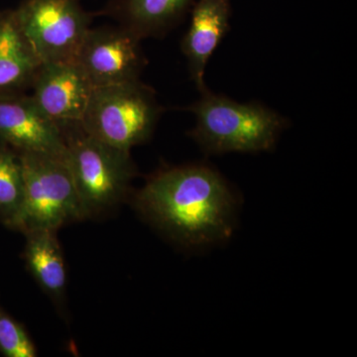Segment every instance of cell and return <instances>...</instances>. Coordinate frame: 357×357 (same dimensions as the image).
Instances as JSON below:
<instances>
[{
    "mask_svg": "<svg viewBox=\"0 0 357 357\" xmlns=\"http://www.w3.org/2000/svg\"><path fill=\"white\" fill-rule=\"evenodd\" d=\"M133 206L155 229L181 245H210L231 236L236 199L206 164L166 167L133 195Z\"/></svg>",
    "mask_w": 357,
    "mask_h": 357,
    "instance_id": "1",
    "label": "cell"
},
{
    "mask_svg": "<svg viewBox=\"0 0 357 357\" xmlns=\"http://www.w3.org/2000/svg\"><path fill=\"white\" fill-rule=\"evenodd\" d=\"M185 109L196 119L190 137L210 155L271 151L289 126L286 117L262 103L237 102L208 89Z\"/></svg>",
    "mask_w": 357,
    "mask_h": 357,
    "instance_id": "2",
    "label": "cell"
},
{
    "mask_svg": "<svg viewBox=\"0 0 357 357\" xmlns=\"http://www.w3.org/2000/svg\"><path fill=\"white\" fill-rule=\"evenodd\" d=\"M62 129L67 146L66 161L84 218L112 210L126 198L136 174L130 152L96 139L81 126Z\"/></svg>",
    "mask_w": 357,
    "mask_h": 357,
    "instance_id": "3",
    "label": "cell"
},
{
    "mask_svg": "<svg viewBox=\"0 0 357 357\" xmlns=\"http://www.w3.org/2000/svg\"><path fill=\"white\" fill-rule=\"evenodd\" d=\"M163 107L140 79L93 89L81 126L110 146L129 151L153 135Z\"/></svg>",
    "mask_w": 357,
    "mask_h": 357,
    "instance_id": "4",
    "label": "cell"
},
{
    "mask_svg": "<svg viewBox=\"0 0 357 357\" xmlns=\"http://www.w3.org/2000/svg\"><path fill=\"white\" fill-rule=\"evenodd\" d=\"M24 194L14 230H58L84 220L83 208L66 158L23 153Z\"/></svg>",
    "mask_w": 357,
    "mask_h": 357,
    "instance_id": "5",
    "label": "cell"
},
{
    "mask_svg": "<svg viewBox=\"0 0 357 357\" xmlns=\"http://www.w3.org/2000/svg\"><path fill=\"white\" fill-rule=\"evenodd\" d=\"M13 14L42 64L77 61L91 28L81 0H22Z\"/></svg>",
    "mask_w": 357,
    "mask_h": 357,
    "instance_id": "6",
    "label": "cell"
},
{
    "mask_svg": "<svg viewBox=\"0 0 357 357\" xmlns=\"http://www.w3.org/2000/svg\"><path fill=\"white\" fill-rule=\"evenodd\" d=\"M141 41L121 25L91 28L77 63L95 88L137 81L147 65Z\"/></svg>",
    "mask_w": 357,
    "mask_h": 357,
    "instance_id": "7",
    "label": "cell"
},
{
    "mask_svg": "<svg viewBox=\"0 0 357 357\" xmlns=\"http://www.w3.org/2000/svg\"><path fill=\"white\" fill-rule=\"evenodd\" d=\"M0 141L20 154L67 155L63 129L20 93H0Z\"/></svg>",
    "mask_w": 357,
    "mask_h": 357,
    "instance_id": "8",
    "label": "cell"
},
{
    "mask_svg": "<svg viewBox=\"0 0 357 357\" xmlns=\"http://www.w3.org/2000/svg\"><path fill=\"white\" fill-rule=\"evenodd\" d=\"M31 86L34 102L61 128L81 126L95 89L77 61L43 63Z\"/></svg>",
    "mask_w": 357,
    "mask_h": 357,
    "instance_id": "9",
    "label": "cell"
},
{
    "mask_svg": "<svg viewBox=\"0 0 357 357\" xmlns=\"http://www.w3.org/2000/svg\"><path fill=\"white\" fill-rule=\"evenodd\" d=\"M189 28L182 40L192 83L199 93L208 89L204 79L206 66L229 30L230 0H196L191 8Z\"/></svg>",
    "mask_w": 357,
    "mask_h": 357,
    "instance_id": "10",
    "label": "cell"
},
{
    "mask_svg": "<svg viewBox=\"0 0 357 357\" xmlns=\"http://www.w3.org/2000/svg\"><path fill=\"white\" fill-rule=\"evenodd\" d=\"M196 0H110L105 13L140 39L162 37L191 10Z\"/></svg>",
    "mask_w": 357,
    "mask_h": 357,
    "instance_id": "11",
    "label": "cell"
},
{
    "mask_svg": "<svg viewBox=\"0 0 357 357\" xmlns=\"http://www.w3.org/2000/svg\"><path fill=\"white\" fill-rule=\"evenodd\" d=\"M57 232L53 229H35L23 234V258L26 268L40 288L56 304H61L67 290V269Z\"/></svg>",
    "mask_w": 357,
    "mask_h": 357,
    "instance_id": "12",
    "label": "cell"
},
{
    "mask_svg": "<svg viewBox=\"0 0 357 357\" xmlns=\"http://www.w3.org/2000/svg\"><path fill=\"white\" fill-rule=\"evenodd\" d=\"M41 61L23 36L13 11L0 20V93L31 86Z\"/></svg>",
    "mask_w": 357,
    "mask_h": 357,
    "instance_id": "13",
    "label": "cell"
},
{
    "mask_svg": "<svg viewBox=\"0 0 357 357\" xmlns=\"http://www.w3.org/2000/svg\"><path fill=\"white\" fill-rule=\"evenodd\" d=\"M24 194L20 154L0 141V223L13 229L20 217Z\"/></svg>",
    "mask_w": 357,
    "mask_h": 357,
    "instance_id": "14",
    "label": "cell"
},
{
    "mask_svg": "<svg viewBox=\"0 0 357 357\" xmlns=\"http://www.w3.org/2000/svg\"><path fill=\"white\" fill-rule=\"evenodd\" d=\"M0 354L6 357H35L37 349L25 326L0 306Z\"/></svg>",
    "mask_w": 357,
    "mask_h": 357,
    "instance_id": "15",
    "label": "cell"
},
{
    "mask_svg": "<svg viewBox=\"0 0 357 357\" xmlns=\"http://www.w3.org/2000/svg\"><path fill=\"white\" fill-rule=\"evenodd\" d=\"M1 15H2V14H0V20H1Z\"/></svg>",
    "mask_w": 357,
    "mask_h": 357,
    "instance_id": "16",
    "label": "cell"
}]
</instances>
